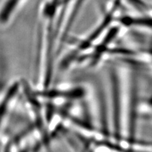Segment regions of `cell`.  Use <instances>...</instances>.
Wrapping results in <instances>:
<instances>
[{"label":"cell","instance_id":"obj_2","mask_svg":"<svg viewBox=\"0 0 152 152\" xmlns=\"http://www.w3.org/2000/svg\"><path fill=\"white\" fill-rule=\"evenodd\" d=\"M84 0H60L55 18V34L58 56L68 40L69 33Z\"/></svg>","mask_w":152,"mask_h":152},{"label":"cell","instance_id":"obj_1","mask_svg":"<svg viewBox=\"0 0 152 152\" xmlns=\"http://www.w3.org/2000/svg\"><path fill=\"white\" fill-rule=\"evenodd\" d=\"M60 0H44L37 14L35 64L37 74L48 84L52 77L56 58L58 57L55 34V18Z\"/></svg>","mask_w":152,"mask_h":152},{"label":"cell","instance_id":"obj_3","mask_svg":"<svg viewBox=\"0 0 152 152\" xmlns=\"http://www.w3.org/2000/svg\"><path fill=\"white\" fill-rule=\"evenodd\" d=\"M26 0H4L0 6V24L4 26L12 21Z\"/></svg>","mask_w":152,"mask_h":152}]
</instances>
